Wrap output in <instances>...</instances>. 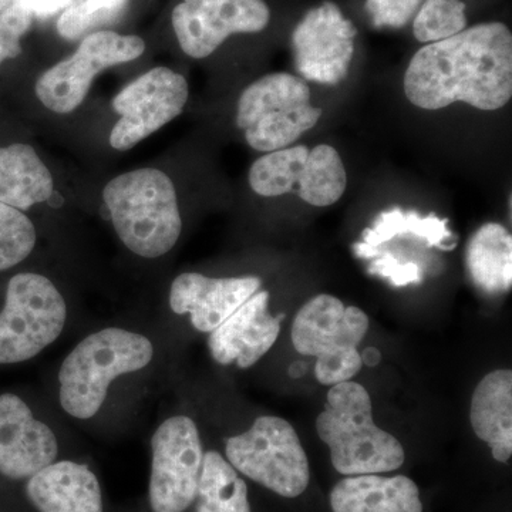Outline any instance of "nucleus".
<instances>
[{
	"label": "nucleus",
	"instance_id": "nucleus-1",
	"mask_svg": "<svg viewBox=\"0 0 512 512\" xmlns=\"http://www.w3.org/2000/svg\"><path fill=\"white\" fill-rule=\"evenodd\" d=\"M404 93L423 110L456 101L478 110L501 109L512 97L510 29L500 22L483 23L427 43L410 60Z\"/></svg>",
	"mask_w": 512,
	"mask_h": 512
},
{
	"label": "nucleus",
	"instance_id": "nucleus-2",
	"mask_svg": "<svg viewBox=\"0 0 512 512\" xmlns=\"http://www.w3.org/2000/svg\"><path fill=\"white\" fill-rule=\"evenodd\" d=\"M316 431L342 476L390 473L406 460L402 443L376 426L365 387L350 380L330 386Z\"/></svg>",
	"mask_w": 512,
	"mask_h": 512
},
{
	"label": "nucleus",
	"instance_id": "nucleus-3",
	"mask_svg": "<svg viewBox=\"0 0 512 512\" xmlns=\"http://www.w3.org/2000/svg\"><path fill=\"white\" fill-rule=\"evenodd\" d=\"M114 229L127 249L143 258L170 252L183 231L177 191L157 168H140L113 178L103 191Z\"/></svg>",
	"mask_w": 512,
	"mask_h": 512
},
{
	"label": "nucleus",
	"instance_id": "nucleus-4",
	"mask_svg": "<svg viewBox=\"0 0 512 512\" xmlns=\"http://www.w3.org/2000/svg\"><path fill=\"white\" fill-rule=\"evenodd\" d=\"M154 348L140 333L107 328L83 339L64 359L59 372V399L74 419L96 416L117 377L150 365Z\"/></svg>",
	"mask_w": 512,
	"mask_h": 512
},
{
	"label": "nucleus",
	"instance_id": "nucleus-5",
	"mask_svg": "<svg viewBox=\"0 0 512 512\" xmlns=\"http://www.w3.org/2000/svg\"><path fill=\"white\" fill-rule=\"evenodd\" d=\"M369 325V316L362 309L345 306L332 295H318L293 319V348L318 359L315 375L323 386L349 382L362 370L357 348Z\"/></svg>",
	"mask_w": 512,
	"mask_h": 512
},
{
	"label": "nucleus",
	"instance_id": "nucleus-6",
	"mask_svg": "<svg viewBox=\"0 0 512 512\" xmlns=\"http://www.w3.org/2000/svg\"><path fill=\"white\" fill-rule=\"evenodd\" d=\"M320 117L322 109L312 106L308 84L289 73L261 77L238 101L237 126L244 130L249 147L261 153L291 146Z\"/></svg>",
	"mask_w": 512,
	"mask_h": 512
},
{
	"label": "nucleus",
	"instance_id": "nucleus-7",
	"mask_svg": "<svg viewBox=\"0 0 512 512\" xmlns=\"http://www.w3.org/2000/svg\"><path fill=\"white\" fill-rule=\"evenodd\" d=\"M67 320L62 293L40 274L10 279L0 311V365L28 362L56 342Z\"/></svg>",
	"mask_w": 512,
	"mask_h": 512
},
{
	"label": "nucleus",
	"instance_id": "nucleus-8",
	"mask_svg": "<svg viewBox=\"0 0 512 512\" xmlns=\"http://www.w3.org/2000/svg\"><path fill=\"white\" fill-rule=\"evenodd\" d=\"M225 454L235 470L281 497H299L311 481L298 433L281 417H259L251 429L228 439Z\"/></svg>",
	"mask_w": 512,
	"mask_h": 512
},
{
	"label": "nucleus",
	"instance_id": "nucleus-9",
	"mask_svg": "<svg viewBox=\"0 0 512 512\" xmlns=\"http://www.w3.org/2000/svg\"><path fill=\"white\" fill-rule=\"evenodd\" d=\"M248 180L261 197L296 194L313 207L335 204L348 185L345 164L328 144L272 151L252 164Z\"/></svg>",
	"mask_w": 512,
	"mask_h": 512
},
{
	"label": "nucleus",
	"instance_id": "nucleus-10",
	"mask_svg": "<svg viewBox=\"0 0 512 512\" xmlns=\"http://www.w3.org/2000/svg\"><path fill=\"white\" fill-rule=\"evenodd\" d=\"M146 43L138 36L111 30L90 33L69 59L55 64L37 79L36 96L57 114H69L86 99L94 77L117 64L143 55Z\"/></svg>",
	"mask_w": 512,
	"mask_h": 512
},
{
	"label": "nucleus",
	"instance_id": "nucleus-11",
	"mask_svg": "<svg viewBox=\"0 0 512 512\" xmlns=\"http://www.w3.org/2000/svg\"><path fill=\"white\" fill-rule=\"evenodd\" d=\"M148 501L153 512H185L197 498L204 460L200 431L190 417L163 421L151 439Z\"/></svg>",
	"mask_w": 512,
	"mask_h": 512
},
{
	"label": "nucleus",
	"instance_id": "nucleus-12",
	"mask_svg": "<svg viewBox=\"0 0 512 512\" xmlns=\"http://www.w3.org/2000/svg\"><path fill=\"white\" fill-rule=\"evenodd\" d=\"M188 83L183 74L156 67L124 87L113 100L120 114L110 133V146L127 151L177 119L188 101Z\"/></svg>",
	"mask_w": 512,
	"mask_h": 512
},
{
	"label": "nucleus",
	"instance_id": "nucleus-13",
	"mask_svg": "<svg viewBox=\"0 0 512 512\" xmlns=\"http://www.w3.org/2000/svg\"><path fill=\"white\" fill-rule=\"evenodd\" d=\"M357 30L332 2L311 9L292 33L296 70L303 80L336 86L348 77Z\"/></svg>",
	"mask_w": 512,
	"mask_h": 512
},
{
	"label": "nucleus",
	"instance_id": "nucleus-14",
	"mask_svg": "<svg viewBox=\"0 0 512 512\" xmlns=\"http://www.w3.org/2000/svg\"><path fill=\"white\" fill-rule=\"evenodd\" d=\"M264 0H183L173 10V28L185 55L211 56L237 33H259L269 25Z\"/></svg>",
	"mask_w": 512,
	"mask_h": 512
},
{
	"label": "nucleus",
	"instance_id": "nucleus-15",
	"mask_svg": "<svg viewBox=\"0 0 512 512\" xmlns=\"http://www.w3.org/2000/svg\"><path fill=\"white\" fill-rule=\"evenodd\" d=\"M59 443L53 430L35 419L25 400L0 394V474L28 480L56 461Z\"/></svg>",
	"mask_w": 512,
	"mask_h": 512
},
{
	"label": "nucleus",
	"instance_id": "nucleus-16",
	"mask_svg": "<svg viewBox=\"0 0 512 512\" xmlns=\"http://www.w3.org/2000/svg\"><path fill=\"white\" fill-rule=\"evenodd\" d=\"M268 308L269 292L258 291L212 330L208 348L215 362L224 366L235 362L241 369H248L272 349L284 316L275 318Z\"/></svg>",
	"mask_w": 512,
	"mask_h": 512
},
{
	"label": "nucleus",
	"instance_id": "nucleus-17",
	"mask_svg": "<svg viewBox=\"0 0 512 512\" xmlns=\"http://www.w3.org/2000/svg\"><path fill=\"white\" fill-rule=\"evenodd\" d=\"M261 288L256 276L208 278L183 274L174 279L170 306L177 315L190 313L191 323L200 332L211 333Z\"/></svg>",
	"mask_w": 512,
	"mask_h": 512
},
{
	"label": "nucleus",
	"instance_id": "nucleus-18",
	"mask_svg": "<svg viewBox=\"0 0 512 512\" xmlns=\"http://www.w3.org/2000/svg\"><path fill=\"white\" fill-rule=\"evenodd\" d=\"M26 495L39 512H104L99 478L74 461H53L37 471Z\"/></svg>",
	"mask_w": 512,
	"mask_h": 512
},
{
	"label": "nucleus",
	"instance_id": "nucleus-19",
	"mask_svg": "<svg viewBox=\"0 0 512 512\" xmlns=\"http://www.w3.org/2000/svg\"><path fill=\"white\" fill-rule=\"evenodd\" d=\"M330 507L333 512H423L413 480L377 474L343 478L330 493Z\"/></svg>",
	"mask_w": 512,
	"mask_h": 512
},
{
	"label": "nucleus",
	"instance_id": "nucleus-20",
	"mask_svg": "<svg viewBox=\"0 0 512 512\" xmlns=\"http://www.w3.org/2000/svg\"><path fill=\"white\" fill-rule=\"evenodd\" d=\"M471 426L498 463L512 454V372L495 370L477 384L471 399Z\"/></svg>",
	"mask_w": 512,
	"mask_h": 512
},
{
	"label": "nucleus",
	"instance_id": "nucleus-21",
	"mask_svg": "<svg viewBox=\"0 0 512 512\" xmlns=\"http://www.w3.org/2000/svg\"><path fill=\"white\" fill-rule=\"evenodd\" d=\"M55 190L52 174L29 144L0 147V202L19 211L45 202Z\"/></svg>",
	"mask_w": 512,
	"mask_h": 512
},
{
	"label": "nucleus",
	"instance_id": "nucleus-22",
	"mask_svg": "<svg viewBox=\"0 0 512 512\" xmlns=\"http://www.w3.org/2000/svg\"><path fill=\"white\" fill-rule=\"evenodd\" d=\"M468 274L488 295L510 292L512 286V238L501 224H485L467 245Z\"/></svg>",
	"mask_w": 512,
	"mask_h": 512
},
{
	"label": "nucleus",
	"instance_id": "nucleus-23",
	"mask_svg": "<svg viewBox=\"0 0 512 512\" xmlns=\"http://www.w3.org/2000/svg\"><path fill=\"white\" fill-rule=\"evenodd\" d=\"M195 500L197 512H251L247 484L217 451L204 453Z\"/></svg>",
	"mask_w": 512,
	"mask_h": 512
},
{
	"label": "nucleus",
	"instance_id": "nucleus-24",
	"mask_svg": "<svg viewBox=\"0 0 512 512\" xmlns=\"http://www.w3.org/2000/svg\"><path fill=\"white\" fill-rule=\"evenodd\" d=\"M448 220L429 215L421 218L417 212L403 211L400 208L382 212L373 222L372 227L362 232V242L369 247H380L396 237L413 235L427 242L429 247H437L450 251L453 247L446 242L453 239L450 229L447 227Z\"/></svg>",
	"mask_w": 512,
	"mask_h": 512
},
{
	"label": "nucleus",
	"instance_id": "nucleus-25",
	"mask_svg": "<svg viewBox=\"0 0 512 512\" xmlns=\"http://www.w3.org/2000/svg\"><path fill=\"white\" fill-rule=\"evenodd\" d=\"M466 3L461 0H424L414 18V36L421 43L439 42L463 32Z\"/></svg>",
	"mask_w": 512,
	"mask_h": 512
},
{
	"label": "nucleus",
	"instance_id": "nucleus-26",
	"mask_svg": "<svg viewBox=\"0 0 512 512\" xmlns=\"http://www.w3.org/2000/svg\"><path fill=\"white\" fill-rule=\"evenodd\" d=\"M36 241V228L28 215L0 202V272L25 261Z\"/></svg>",
	"mask_w": 512,
	"mask_h": 512
},
{
	"label": "nucleus",
	"instance_id": "nucleus-27",
	"mask_svg": "<svg viewBox=\"0 0 512 512\" xmlns=\"http://www.w3.org/2000/svg\"><path fill=\"white\" fill-rule=\"evenodd\" d=\"M130 0H82L73 3L60 16L57 32L67 40H76L89 30L114 22L126 10Z\"/></svg>",
	"mask_w": 512,
	"mask_h": 512
},
{
	"label": "nucleus",
	"instance_id": "nucleus-28",
	"mask_svg": "<svg viewBox=\"0 0 512 512\" xmlns=\"http://www.w3.org/2000/svg\"><path fill=\"white\" fill-rule=\"evenodd\" d=\"M29 0H0V64L22 53L20 40L33 22Z\"/></svg>",
	"mask_w": 512,
	"mask_h": 512
},
{
	"label": "nucleus",
	"instance_id": "nucleus-29",
	"mask_svg": "<svg viewBox=\"0 0 512 512\" xmlns=\"http://www.w3.org/2000/svg\"><path fill=\"white\" fill-rule=\"evenodd\" d=\"M424 0H366V12L377 29H402L417 15Z\"/></svg>",
	"mask_w": 512,
	"mask_h": 512
},
{
	"label": "nucleus",
	"instance_id": "nucleus-30",
	"mask_svg": "<svg viewBox=\"0 0 512 512\" xmlns=\"http://www.w3.org/2000/svg\"><path fill=\"white\" fill-rule=\"evenodd\" d=\"M379 248V247H377ZM370 275H379L389 279L393 285L406 286L421 281V272L416 262H403L389 252H377L375 258L370 259Z\"/></svg>",
	"mask_w": 512,
	"mask_h": 512
},
{
	"label": "nucleus",
	"instance_id": "nucleus-31",
	"mask_svg": "<svg viewBox=\"0 0 512 512\" xmlns=\"http://www.w3.org/2000/svg\"><path fill=\"white\" fill-rule=\"evenodd\" d=\"M33 15L40 19L49 18L60 10L73 5V0H29Z\"/></svg>",
	"mask_w": 512,
	"mask_h": 512
},
{
	"label": "nucleus",
	"instance_id": "nucleus-32",
	"mask_svg": "<svg viewBox=\"0 0 512 512\" xmlns=\"http://www.w3.org/2000/svg\"><path fill=\"white\" fill-rule=\"evenodd\" d=\"M360 357H362L363 365L375 367L382 360V353H380L379 349L367 348L365 352L360 353Z\"/></svg>",
	"mask_w": 512,
	"mask_h": 512
},
{
	"label": "nucleus",
	"instance_id": "nucleus-33",
	"mask_svg": "<svg viewBox=\"0 0 512 512\" xmlns=\"http://www.w3.org/2000/svg\"><path fill=\"white\" fill-rule=\"evenodd\" d=\"M306 372V366L305 363L296 362L293 363L291 366V369H289V373H291L292 377H299L302 376L303 373Z\"/></svg>",
	"mask_w": 512,
	"mask_h": 512
},
{
	"label": "nucleus",
	"instance_id": "nucleus-34",
	"mask_svg": "<svg viewBox=\"0 0 512 512\" xmlns=\"http://www.w3.org/2000/svg\"><path fill=\"white\" fill-rule=\"evenodd\" d=\"M82 2V0H73V3Z\"/></svg>",
	"mask_w": 512,
	"mask_h": 512
}]
</instances>
